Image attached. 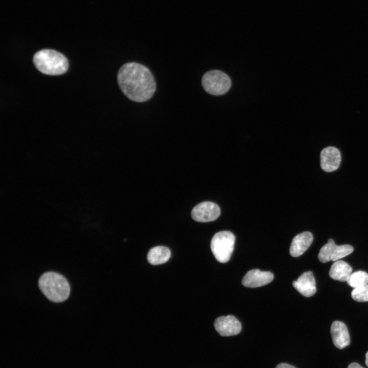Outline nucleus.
<instances>
[{
  "label": "nucleus",
  "mask_w": 368,
  "mask_h": 368,
  "mask_svg": "<svg viewBox=\"0 0 368 368\" xmlns=\"http://www.w3.org/2000/svg\"><path fill=\"white\" fill-rule=\"evenodd\" d=\"M328 241L320 248L318 255L319 260L322 263L337 261L353 251V247L350 245H337L332 239H329Z\"/></svg>",
  "instance_id": "nucleus-6"
},
{
  "label": "nucleus",
  "mask_w": 368,
  "mask_h": 368,
  "mask_svg": "<svg viewBox=\"0 0 368 368\" xmlns=\"http://www.w3.org/2000/svg\"><path fill=\"white\" fill-rule=\"evenodd\" d=\"M352 268L347 263L339 260L331 267L329 275L331 278L341 282H347L352 273Z\"/></svg>",
  "instance_id": "nucleus-14"
},
{
  "label": "nucleus",
  "mask_w": 368,
  "mask_h": 368,
  "mask_svg": "<svg viewBox=\"0 0 368 368\" xmlns=\"http://www.w3.org/2000/svg\"><path fill=\"white\" fill-rule=\"evenodd\" d=\"M313 239V235L309 232H305L296 235L290 245V255L293 257H298L303 255L309 248Z\"/></svg>",
  "instance_id": "nucleus-13"
},
{
  "label": "nucleus",
  "mask_w": 368,
  "mask_h": 368,
  "mask_svg": "<svg viewBox=\"0 0 368 368\" xmlns=\"http://www.w3.org/2000/svg\"><path fill=\"white\" fill-rule=\"evenodd\" d=\"M275 368H296L293 365L288 364L287 363H282L279 364Z\"/></svg>",
  "instance_id": "nucleus-18"
},
{
  "label": "nucleus",
  "mask_w": 368,
  "mask_h": 368,
  "mask_svg": "<svg viewBox=\"0 0 368 368\" xmlns=\"http://www.w3.org/2000/svg\"><path fill=\"white\" fill-rule=\"evenodd\" d=\"M292 284L294 288L304 296L310 297L316 292L315 278L310 271L303 273Z\"/></svg>",
  "instance_id": "nucleus-11"
},
{
  "label": "nucleus",
  "mask_w": 368,
  "mask_h": 368,
  "mask_svg": "<svg viewBox=\"0 0 368 368\" xmlns=\"http://www.w3.org/2000/svg\"><path fill=\"white\" fill-rule=\"evenodd\" d=\"M235 237L231 232L221 231L216 233L211 242V250L219 262H228L234 250Z\"/></svg>",
  "instance_id": "nucleus-4"
},
{
  "label": "nucleus",
  "mask_w": 368,
  "mask_h": 368,
  "mask_svg": "<svg viewBox=\"0 0 368 368\" xmlns=\"http://www.w3.org/2000/svg\"><path fill=\"white\" fill-rule=\"evenodd\" d=\"M347 284L353 288H357L368 284V273L359 270L354 272L350 275Z\"/></svg>",
  "instance_id": "nucleus-16"
},
{
  "label": "nucleus",
  "mask_w": 368,
  "mask_h": 368,
  "mask_svg": "<svg viewBox=\"0 0 368 368\" xmlns=\"http://www.w3.org/2000/svg\"><path fill=\"white\" fill-rule=\"evenodd\" d=\"M351 296L356 302H367L368 284L354 288L351 292Z\"/></svg>",
  "instance_id": "nucleus-17"
},
{
  "label": "nucleus",
  "mask_w": 368,
  "mask_h": 368,
  "mask_svg": "<svg viewBox=\"0 0 368 368\" xmlns=\"http://www.w3.org/2000/svg\"><path fill=\"white\" fill-rule=\"evenodd\" d=\"M331 334L333 343L338 349H343L350 344L349 333L343 323L338 320L333 322L331 326Z\"/></svg>",
  "instance_id": "nucleus-12"
},
{
  "label": "nucleus",
  "mask_w": 368,
  "mask_h": 368,
  "mask_svg": "<svg viewBox=\"0 0 368 368\" xmlns=\"http://www.w3.org/2000/svg\"><path fill=\"white\" fill-rule=\"evenodd\" d=\"M171 256L170 249L165 246H157L150 249L147 260L152 265H156L166 263Z\"/></svg>",
  "instance_id": "nucleus-15"
},
{
  "label": "nucleus",
  "mask_w": 368,
  "mask_h": 368,
  "mask_svg": "<svg viewBox=\"0 0 368 368\" xmlns=\"http://www.w3.org/2000/svg\"><path fill=\"white\" fill-rule=\"evenodd\" d=\"M220 214L219 206L211 201H204L196 205L192 210V218L198 222H207L216 220Z\"/></svg>",
  "instance_id": "nucleus-7"
},
{
  "label": "nucleus",
  "mask_w": 368,
  "mask_h": 368,
  "mask_svg": "<svg viewBox=\"0 0 368 368\" xmlns=\"http://www.w3.org/2000/svg\"><path fill=\"white\" fill-rule=\"evenodd\" d=\"M348 368H364L357 363L354 362L349 364Z\"/></svg>",
  "instance_id": "nucleus-19"
},
{
  "label": "nucleus",
  "mask_w": 368,
  "mask_h": 368,
  "mask_svg": "<svg viewBox=\"0 0 368 368\" xmlns=\"http://www.w3.org/2000/svg\"><path fill=\"white\" fill-rule=\"evenodd\" d=\"M33 62L39 71L49 75L63 74L68 67L67 58L61 53L50 49L37 52L34 55Z\"/></svg>",
  "instance_id": "nucleus-3"
},
{
  "label": "nucleus",
  "mask_w": 368,
  "mask_h": 368,
  "mask_svg": "<svg viewBox=\"0 0 368 368\" xmlns=\"http://www.w3.org/2000/svg\"><path fill=\"white\" fill-rule=\"evenodd\" d=\"M214 327L222 336H230L238 334L241 330L240 322L234 316H222L216 319Z\"/></svg>",
  "instance_id": "nucleus-8"
},
{
  "label": "nucleus",
  "mask_w": 368,
  "mask_h": 368,
  "mask_svg": "<svg viewBox=\"0 0 368 368\" xmlns=\"http://www.w3.org/2000/svg\"><path fill=\"white\" fill-rule=\"evenodd\" d=\"M201 83L206 92L214 96L225 94L232 84L228 76L219 70H212L205 73L202 76Z\"/></svg>",
  "instance_id": "nucleus-5"
},
{
  "label": "nucleus",
  "mask_w": 368,
  "mask_h": 368,
  "mask_svg": "<svg viewBox=\"0 0 368 368\" xmlns=\"http://www.w3.org/2000/svg\"><path fill=\"white\" fill-rule=\"evenodd\" d=\"M273 279L270 271H262L255 269L248 271L242 280V285L248 288H256L267 285Z\"/></svg>",
  "instance_id": "nucleus-9"
},
{
  "label": "nucleus",
  "mask_w": 368,
  "mask_h": 368,
  "mask_svg": "<svg viewBox=\"0 0 368 368\" xmlns=\"http://www.w3.org/2000/svg\"><path fill=\"white\" fill-rule=\"evenodd\" d=\"M38 286L45 296L55 303H61L69 296L70 286L61 274L49 271L42 274L38 280Z\"/></svg>",
  "instance_id": "nucleus-2"
},
{
  "label": "nucleus",
  "mask_w": 368,
  "mask_h": 368,
  "mask_svg": "<svg viewBox=\"0 0 368 368\" xmlns=\"http://www.w3.org/2000/svg\"><path fill=\"white\" fill-rule=\"evenodd\" d=\"M118 82L123 94L137 102L149 100L156 89V83L150 71L136 62H128L120 68Z\"/></svg>",
  "instance_id": "nucleus-1"
},
{
  "label": "nucleus",
  "mask_w": 368,
  "mask_h": 368,
  "mask_svg": "<svg viewBox=\"0 0 368 368\" xmlns=\"http://www.w3.org/2000/svg\"><path fill=\"white\" fill-rule=\"evenodd\" d=\"M365 362L366 364V365L368 367V352L365 354Z\"/></svg>",
  "instance_id": "nucleus-20"
},
{
  "label": "nucleus",
  "mask_w": 368,
  "mask_h": 368,
  "mask_svg": "<svg viewBox=\"0 0 368 368\" xmlns=\"http://www.w3.org/2000/svg\"><path fill=\"white\" fill-rule=\"evenodd\" d=\"M320 158L321 169L328 172L337 170L341 162L340 152L334 147H328L322 150Z\"/></svg>",
  "instance_id": "nucleus-10"
}]
</instances>
